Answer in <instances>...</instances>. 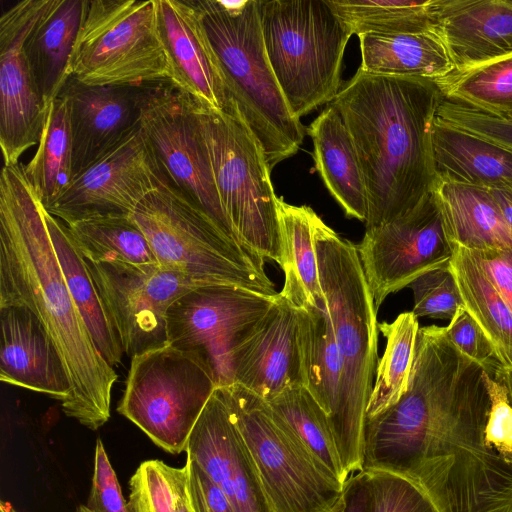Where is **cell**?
Here are the masks:
<instances>
[{
	"label": "cell",
	"instance_id": "1",
	"mask_svg": "<svg viewBox=\"0 0 512 512\" xmlns=\"http://www.w3.org/2000/svg\"><path fill=\"white\" fill-rule=\"evenodd\" d=\"M484 369L456 348L418 358L378 417L381 471L415 482L439 512H512V466L485 443Z\"/></svg>",
	"mask_w": 512,
	"mask_h": 512
},
{
	"label": "cell",
	"instance_id": "2",
	"mask_svg": "<svg viewBox=\"0 0 512 512\" xmlns=\"http://www.w3.org/2000/svg\"><path fill=\"white\" fill-rule=\"evenodd\" d=\"M20 307L39 320L61 359L70 392L66 416L90 430L110 418L118 378L97 349L69 291L48 231L45 207L23 164L0 175V308Z\"/></svg>",
	"mask_w": 512,
	"mask_h": 512
},
{
	"label": "cell",
	"instance_id": "3",
	"mask_svg": "<svg viewBox=\"0 0 512 512\" xmlns=\"http://www.w3.org/2000/svg\"><path fill=\"white\" fill-rule=\"evenodd\" d=\"M442 99L431 80L358 69L330 103L359 160L368 196L366 229L406 214L434 190L432 133Z\"/></svg>",
	"mask_w": 512,
	"mask_h": 512
},
{
	"label": "cell",
	"instance_id": "4",
	"mask_svg": "<svg viewBox=\"0 0 512 512\" xmlns=\"http://www.w3.org/2000/svg\"><path fill=\"white\" fill-rule=\"evenodd\" d=\"M313 240L342 369L337 406L329 424L349 476L362 471L366 410L379 362L377 310L356 245L319 216Z\"/></svg>",
	"mask_w": 512,
	"mask_h": 512
},
{
	"label": "cell",
	"instance_id": "5",
	"mask_svg": "<svg viewBox=\"0 0 512 512\" xmlns=\"http://www.w3.org/2000/svg\"><path fill=\"white\" fill-rule=\"evenodd\" d=\"M231 98L263 148L270 170L300 148L305 127L291 112L271 68L259 0H194Z\"/></svg>",
	"mask_w": 512,
	"mask_h": 512
},
{
	"label": "cell",
	"instance_id": "6",
	"mask_svg": "<svg viewBox=\"0 0 512 512\" xmlns=\"http://www.w3.org/2000/svg\"><path fill=\"white\" fill-rule=\"evenodd\" d=\"M132 218L159 266L197 287L225 285L278 294L265 272L264 258L227 235L168 180L140 201Z\"/></svg>",
	"mask_w": 512,
	"mask_h": 512
},
{
	"label": "cell",
	"instance_id": "7",
	"mask_svg": "<svg viewBox=\"0 0 512 512\" xmlns=\"http://www.w3.org/2000/svg\"><path fill=\"white\" fill-rule=\"evenodd\" d=\"M266 53L292 114L300 120L341 90L352 36L327 0H259Z\"/></svg>",
	"mask_w": 512,
	"mask_h": 512
},
{
	"label": "cell",
	"instance_id": "8",
	"mask_svg": "<svg viewBox=\"0 0 512 512\" xmlns=\"http://www.w3.org/2000/svg\"><path fill=\"white\" fill-rule=\"evenodd\" d=\"M195 108L218 197L238 242L281 266L278 196L262 146L235 101L227 111L196 102Z\"/></svg>",
	"mask_w": 512,
	"mask_h": 512
},
{
	"label": "cell",
	"instance_id": "9",
	"mask_svg": "<svg viewBox=\"0 0 512 512\" xmlns=\"http://www.w3.org/2000/svg\"><path fill=\"white\" fill-rule=\"evenodd\" d=\"M67 76L89 86L168 80L156 0H84Z\"/></svg>",
	"mask_w": 512,
	"mask_h": 512
},
{
	"label": "cell",
	"instance_id": "10",
	"mask_svg": "<svg viewBox=\"0 0 512 512\" xmlns=\"http://www.w3.org/2000/svg\"><path fill=\"white\" fill-rule=\"evenodd\" d=\"M217 388L197 352L166 343L131 358L117 411L164 451L179 454Z\"/></svg>",
	"mask_w": 512,
	"mask_h": 512
},
{
	"label": "cell",
	"instance_id": "11",
	"mask_svg": "<svg viewBox=\"0 0 512 512\" xmlns=\"http://www.w3.org/2000/svg\"><path fill=\"white\" fill-rule=\"evenodd\" d=\"M218 388L273 512H334L344 486L316 466L276 421L267 402L236 383Z\"/></svg>",
	"mask_w": 512,
	"mask_h": 512
},
{
	"label": "cell",
	"instance_id": "12",
	"mask_svg": "<svg viewBox=\"0 0 512 512\" xmlns=\"http://www.w3.org/2000/svg\"><path fill=\"white\" fill-rule=\"evenodd\" d=\"M140 123L168 182L238 242L218 197L194 100L169 80L147 84Z\"/></svg>",
	"mask_w": 512,
	"mask_h": 512
},
{
	"label": "cell",
	"instance_id": "13",
	"mask_svg": "<svg viewBox=\"0 0 512 512\" xmlns=\"http://www.w3.org/2000/svg\"><path fill=\"white\" fill-rule=\"evenodd\" d=\"M276 296L225 285L195 288L168 309L167 342L197 352L212 369L218 387L234 384L233 350Z\"/></svg>",
	"mask_w": 512,
	"mask_h": 512
},
{
	"label": "cell",
	"instance_id": "14",
	"mask_svg": "<svg viewBox=\"0 0 512 512\" xmlns=\"http://www.w3.org/2000/svg\"><path fill=\"white\" fill-rule=\"evenodd\" d=\"M356 248L376 310L391 293L449 263L454 252L434 191L399 218L366 229Z\"/></svg>",
	"mask_w": 512,
	"mask_h": 512
},
{
	"label": "cell",
	"instance_id": "15",
	"mask_svg": "<svg viewBox=\"0 0 512 512\" xmlns=\"http://www.w3.org/2000/svg\"><path fill=\"white\" fill-rule=\"evenodd\" d=\"M87 265L123 351L131 358L168 343V309L198 288L186 277L159 265Z\"/></svg>",
	"mask_w": 512,
	"mask_h": 512
},
{
	"label": "cell",
	"instance_id": "16",
	"mask_svg": "<svg viewBox=\"0 0 512 512\" xmlns=\"http://www.w3.org/2000/svg\"><path fill=\"white\" fill-rule=\"evenodd\" d=\"M166 180L140 123L44 207L65 224L94 217L132 216L140 201Z\"/></svg>",
	"mask_w": 512,
	"mask_h": 512
},
{
	"label": "cell",
	"instance_id": "17",
	"mask_svg": "<svg viewBox=\"0 0 512 512\" xmlns=\"http://www.w3.org/2000/svg\"><path fill=\"white\" fill-rule=\"evenodd\" d=\"M47 0H21L0 17V146L4 165H16L38 145L48 107L25 44Z\"/></svg>",
	"mask_w": 512,
	"mask_h": 512
},
{
	"label": "cell",
	"instance_id": "18",
	"mask_svg": "<svg viewBox=\"0 0 512 512\" xmlns=\"http://www.w3.org/2000/svg\"><path fill=\"white\" fill-rule=\"evenodd\" d=\"M232 368L234 383L266 402L287 389L304 387L297 307L278 293L236 344Z\"/></svg>",
	"mask_w": 512,
	"mask_h": 512
},
{
	"label": "cell",
	"instance_id": "19",
	"mask_svg": "<svg viewBox=\"0 0 512 512\" xmlns=\"http://www.w3.org/2000/svg\"><path fill=\"white\" fill-rule=\"evenodd\" d=\"M156 23L168 80L197 104L227 111L234 100L194 0H156Z\"/></svg>",
	"mask_w": 512,
	"mask_h": 512
},
{
	"label": "cell",
	"instance_id": "20",
	"mask_svg": "<svg viewBox=\"0 0 512 512\" xmlns=\"http://www.w3.org/2000/svg\"><path fill=\"white\" fill-rule=\"evenodd\" d=\"M186 453L223 491L236 512H273L220 388L196 422Z\"/></svg>",
	"mask_w": 512,
	"mask_h": 512
},
{
	"label": "cell",
	"instance_id": "21",
	"mask_svg": "<svg viewBox=\"0 0 512 512\" xmlns=\"http://www.w3.org/2000/svg\"><path fill=\"white\" fill-rule=\"evenodd\" d=\"M142 86H89L72 78L62 94L69 101L73 179L140 125Z\"/></svg>",
	"mask_w": 512,
	"mask_h": 512
},
{
	"label": "cell",
	"instance_id": "22",
	"mask_svg": "<svg viewBox=\"0 0 512 512\" xmlns=\"http://www.w3.org/2000/svg\"><path fill=\"white\" fill-rule=\"evenodd\" d=\"M434 22L455 72L512 53V0H437Z\"/></svg>",
	"mask_w": 512,
	"mask_h": 512
},
{
	"label": "cell",
	"instance_id": "23",
	"mask_svg": "<svg viewBox=\"0 0 512 512\" xmlns=\"http://www.w3.org/2000/svg\"><path fill=\"white\" fill-rule=\"evenodd\" d=\"M0 380L63 403L70 386L61 359L35 315L26 308H0Z\"/></svg>",
	"mask_w": 512,
	"mask_h": 512
},
{
	"label": "cell",
	"instance_id": "24",
	"mask_svg": "<svg viewBox=\"0 0 512 512\" xmlns=\"http://www.w3.org/2000/svg\"><path fill=\"white\" fill-rule=\"evenodd\" d=\"M313 142L315 170L345 215L366 222L367 190L349 131L329 104L307 129Z\"/></svg>",
	"mask_w": 512,
	"mask_h": 512
},
{
	"label": "cell",
	"instance_id": "25",
	"mask_svg": "<svg viewBox=\"0 0 512 512\" xmlns=\"http://www.w3.org/2000/svg\"><path fill=\"white\" fill-rule=\"evenodd\" d=\"M437 180L512 190V152L435 118L432 133Z\"/></svg>",
	"mask_w": 512,
	"mask_h": 512
},
{
	"label": "cell",
	"instance_id": "26",
	"mask_svg": "<svg viewBox=\"0 0 512 512\" xmlns=\"http://www.w3.org/2000/svg\"><path fill=\"white\" fill-rule=\"evenodd\" d=\"M84 0H47L25 44L37 86L47 107L68 81L67 68Z\"/></svg>",
	"mask_w": 512,
	"mask_h": 512
},
{
	"label": "cell",
	"instance_id": "27",
	"mask_svg": "<svg viewBox=\"0 0 512 512\" xmlns=\"http://www.w3.org/2000/svg\"><path fill=\"white\" fill-rule=\"evenodd\" d=\"M361 65L368 74L406 76L438 83L456 69L436 29L399 34H362Z\"/></svg>",
	"mask_w": 512,
	"mask_h": 512
},
{
	"label": "cell",
	"instance_id": "28",
	"mask_svg": "<svg viewBox=\"0 0 512 512\" xmlns=\"http://www.w3.org/2000/svg\"><path fill=\"white\" fill-rule=\"evenodd\" d=\"M433 191L453 247L512 250V228L487 189L437 180Z\"/></svg>",
	"mask_w": 512,
	"mask_h": 512
},
{
	"label": "cell",
	"instance_id": "29",
	"mask_svg": "<svg viewBox=\"0 0 512 512\" xmlns=\"http://www.w3.org/2000/svg\"><path fill=\"white\" fill-rule=\"evenodd\" d=\"M285 281L280 295L296 307L327 305L319 279L313 228L317 214L306 205L277 199Z\"/></svg>",
	"mask_w": 512,
	"mask_h": 512
},
{
	"label": "cell",
	"instance_id": "30",
	"mask_svg": "<svg viewBox=\"0 0 512 512\" xmlns=\"http://www.w3.org/2000/svg\"><path fill=\"white\" fill-rule=\"evenodd\" d=\"M45 218L71 296L97 349L114 368L121 363L124 351L108 318L87 262L71 239L66 225L46 209Z\"/></svg>",
	"mask_w": 512,
	"mask_h": 512
},
{
	"label": "cell",
	"instance_id": "31",
	"mask_svg": "<svg viewBox=\"0 0 512 512\" xmlns=\"http://www.w3.org/2000/svg\"><path fill=\"white\" fill-rule=\"evenodd\" d=\"M276 421L331 480L344 486L345 472L327 415L305 387L290 388L267 402Z\"/></svg>",
	"mask_w": 512,
	"mask_h": 512
},
{
	"label": "cell",
	"instance_id": "32",
	"mask_svg": "<svg viewBox=\"0 0 512 512\" xmlns=\"http://www.w3.org/2000/svg\"><path fill=\"white\" fill-rule=\"evenodd\" d=\"M297 312L304 387L329 421L336 410L342 369L328 306L307 305L297 307Z\"/></svg>",
	"mask_w": 512,
	"mask_h": 512
},
{
	"label": "cell",
	"instance_id": "33",
	"mask_svg": "<svg viewBox=\"0 0 512 512\" xmlns=\"http://www.w3.org/2000/svg\"><path fill=\"white\" fill-rule=\"evenodd\" d=\"M450 266L465 309L492 343L504 369L512 370V310L466 248L454 246Z\"/></svg>",
	"mask_w": 512,
	"mask_h": 512
},
{
	"label": "cell",
	"instance_id": "34",
	"mask_svg": "<svg viewBox=\"0 0 512 512\" xmlns=\"http://www.w3.org/2000/svg\"><path fill=\"white\" fill-rule=\"evenodd\" d=\"M23 169L44 206L73 180L69 101L64 94L49 104L37 150Z\"/></svg>",
	"mask_w": 512,
	"mask_h": 512
},
{
	"label": "cell",
	"instance_id": "35",
	"mask_svg": "<svg viewBox=\"0 0 512 512\" xmlns=\"http://www.w3.org/2000/svg\"><path fill=\"white\" fill-rule=\"evenodd\" d=\"M87 262L159 265L151 246L132 216H105L65 224Z\"/></svg>",
	"mask_w": 512,
	"mask_h": 512
},
{
	"label": "cell",
	"instance_id": "36",
	"mask_svg": "<svg viewBox=\"0 0 512 512\" xmlns=\"http://www.w3.org/2000/svg\"><path fill=\"white\" fill-rule=\"evenodd\" d=\"M327 3L351 35L435 29L437 0H327Z\"/></svg>",
	"mask_w": 512,
	"mask_h": 512
},
{
	"label": "cell",
	"instance_id": "37",
	"mask_svg": "<svg viewBox=\"0 0 512 512\" xmlns=\"http://www.w3.org/2000/svg\"><path fill=\"white\" fill-rule=\"evenodd\" d=\"M417 319L411 311L399 314L391 323H378L386 344L378 362L366 418L390 407L406 392L420 328Z\"/></svg>",
	"mask_w": 512,
	"mask_h": 512
},
{
	"label": "cell",
	"instance_id": "38",
	"mask_svg": "<svg viewBox=\"0 0 512 512\" xmlns=\"http://www.w3.org/2000/svg\"><path fill=\"white\" fill-rule=\"evenodd\" d=\"M444 99L499 117L512 116V53L437 83Z\"/></svg>",
	"mask_w": 512,
	"mask_h": 512
},
{
	"label": "cell",
	"instance_id": "39",
	"mask_svg": "<svg viewBox=\"0 0 512 512\" xmlns=\"http://www.w3.org/2000/svg\"><path fill=\"white\" fill-rule=\"evenodd\" d=\"M131 512H193L188 490V467L147 460L129 481Z\"/></svg>",
	"mask_w": 512,
	"mask_h": 512
},
{
	"label": "cell",
	"instance_id": "40",
	"mask_svg": "<svg viewBox=\"0 0 512 512\" xmlns=\"http://www.w3.org/2000/svg\"><path fill=\"white\" fill-rule=\"evenodd\" d=\"M413 292L412 313L417 317L451 320L464 306L450 262L426 271L408 286Z\"/></svg>",
	"mask_w": 512,
	"mask_h": 512
},
{
	"label": "cell",
	"instance_id": "41",
	"mask_svg": "<svg viewBox=\"0 0 512 512\" xmlns=\"http://www.w3.org/2000/svg\"><path fill=\"white\" fill-rule=\"evenodd\" d=\"M370 475V512H439L428 495L412 480L386 471Z\"/></svg>",
	"mask_w": 512,
	"mask_h": 512
},
{
	"label": "cell",
	"instance_id": "42",
	"mask_svg": "<svg viewBox=\"0 0 512 512\" xmlns=\"http://www.w3.org/2000/svg\"><path fill=\"white\" fill-rule=\"evenodd\" d=\"M436 118L512 152V120L442 99Z\"/></svg>",
	"mask_w": 512,
	"mask_h": 512
},
{
	"label": "cell",
	"instance_id": "43",
	"mask_svg": "<svg viewBox=\"0 0 512 512\" xmlns=\"http://www.w3.org/2000/svg\"><path fill=\"white\" fill-rule=\"evenodd\" d=\"M444 329L451 343L489 375L495 376L504 369L492 343L464 306L457 310Z\"/></svg>",
	"mask_w": 512,
	"mask_h": 512
},
{
	"label": "cell",
	"instance_id": "44",
	"mask_svg": "<svg viewBox=\"0 0 512 512\" xmlns=\"http://www.w3.org/2000/svg\"><path fill=\"white\" fill-rule=\"evenodd\" d=\"M490 395V411L485 427V443L512 466V403L505 385L484 370Z\"/></svg>",
	"mask_w": 512,
	"mask_h": 512
},
{
	"label": "cell",
	"instance_id": "45",
	"mask_svg": "<svg viewBox=\"0 0 512 512\" xmlns=\"http://www.w3.org/2000/svg\"><path fill=\"white\" fill-rule=\"evenodd\" d=\"M85 506L91 512H131L100 439L96 442L92 484Z\"/></svg>",
	"mask_w": 512,
	"mask_h": 512
},
{
	"label": "cell",
	"instance_id": "46",
	"mask_svg": "<svg viewBox=\"0 0 512 512\" xmlns=\"http://www.w3.org/2000/svg\"><path fill=\"white\" fill-rule=\"evenodd\" d=\"M188 490L193 512H236L223 491L193 459L187 458Z\"/></svg>",
	"mask_w": 512,
	"mask_h": 512
},
{
	"label": "cell",
	"instance_id": "47",
	"mask_svg": "<svg viewBox=\"0 0 512 512\" xmlns=\"http://www.w3.org/2000/svg\"><path fill=\"white\" fill-rule=\"evenodd\" d=\"M468 251L512 310V250Z\"/></svg>",
	"mask_w": 512,
	"mask_h": 512
},
{
	"label": "cell",
	"instance_id": "48",
	"mask_svg": "<svg viewBox=\"0 0 512 512\" xmlns=\"http://www.w3.org/2000/svg\"><path fill=\"white\" fill-rule=\"evenodd\" d=\"M371 505L370 475L361 471L346 481L341 502L334 512H370Z\"/></svg>",
	"mask_w": 512,
	"mask_h": 512
},
{
	"label": "cell",
	"instance_id": "49",
	"mask_svg": "<svg viewBox=\"0 0 512 512\" xmlns=\"http://www.w3.org/2000/svg\"><path fill=\"white\" fill-rule=\"evenodd\" d=\"M502 217L512 228V190L487 189Z\"/></svg>",
	"mask_w": 512,
	"mask_h": 512
},
{
	"label": "cell",
	"instance_id": "50",
	"mask_svg": "<svg viewBox=\"0 0 512 512\" xmlns=\"http://www.w3.org/2000/svg\"><path fill=\"white\" fill-rule=\"evenodd\" d=\"M493 377L500 380L505 385L512 403V370L503 369Z\"/></svg>",
	"mask_w": 512,
	"mask_h": 512
},
{
	"label": "cell",
	"instance_id": "51",
	"mask_svg": "<svg viewBox=\"0 0 512 512\" xmlns=\"http://www.w3.org/2000/svg\"><path fill=\"white\" fill-rule=\"evenodd\" d=\"M0 512H16L8 502L2 501L0 504Z\"/></svg>",
	"mask_w": 512,
	"mask_h": 512
},
{
	"label": "cell",
	"instance_id": "52",
	"mask_svg": "<svg viewBox=\"0 0 512 512\" xmlns=\"http://www.w3.org/2000/svg\"><path fill=\"white\" fill-rule=\"evenodd\" d=\"M75 512H91L85 505H80Z\"/></svg>",
	"mask_w": 512,
	"mask_h": 512
},
{
	"label": "cell",
	"instance_id": "53",
	"mask_svg": "<svg viewBox=\"0 0 512 512\" xmlns=\"http://www.w3.org/2000/svg\"><path fill=\"white\" fill-rule=\"evenodd\" d=\"M503 118H504V117H503ZM506 119L512 120V116H510V117H506Z\"/></svg>",
	"mask_w": 512,
	"mask_h": 512
}]
</instances>
